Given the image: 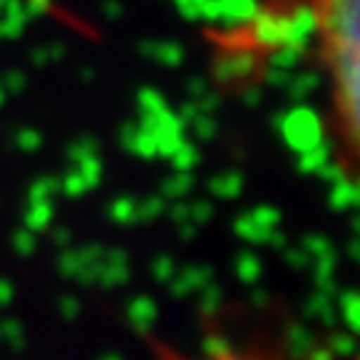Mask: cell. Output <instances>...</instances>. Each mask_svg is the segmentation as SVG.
Returning a JSON list of instances; mask_svg holds the SVG:
<instances>
[{
  "label": "cell",
  "mask_w": 360,
  "mask_h": 360,
  "mask_svg": "<svg viewBox=\"0 0 360 360\" xmlns=\"http://www.w3.org/2000/svg\"><path fill=\"white\" fill-rule=\"evenodd\" d=\"M326 83V129L339 171L360 187V0H307Z\"/></svg>",
  "instance_id": "obj_1"
},
{
  "label": "cell",
  "mask_w": 360,
  "mask_h": 360,
  "mask_svg": "<svg viewBox=\"0 0 360 360\" xmlns=\"http://www.w3.org/2000/svg\"><path fill=\"white\" fill-rule=\"evenodd\" d=\"M221 360H235V358H230V355H224V358H221Z\"/></svg>",
  "instance_id": "obj_2"
}]
</instances>
